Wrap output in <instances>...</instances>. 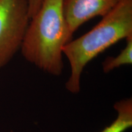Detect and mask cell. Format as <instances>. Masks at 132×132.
<instances>
[{"label":"cell","mask_w":132,"mask_h":132,"mask_svg":"<svg viewBox=\"0 0 132 132\" xmlns=\"http://www.w3.org/2000/svg\"><path fill=\"white\" fill-rule=\"evenodd\" d=\"M64 0H44L30 20L21 46L24 59L53 76L62 73L63 48L72 38L63 12Z\"/></svg>","instance_id":"1"},{"label":"cell","mask_w":132,"mask_h":132,"mask_svg":"<svg viewBox=\"0 0 132 132\" xmlns=\"http://www.w3.org/2000/svg\"><path fill=\"white\" fill-rule=\"evenodd\" d=\"M132 36V0H124L91 30L70 40L63 48V54L70 66L65 89L77 94L81 89V77L87 64L105 50L123 39Z\"/></svg>","instance_id":"2"},{"label":"cell","mask_w":132,"mask_h":132,"mask_svg":"<svg viewBox=\"0 0 132 132\" xmlns=\"http://www.w3.org/2000/svg\"><path fill=\"white\" fill-rule=\"evenodd\" d=\"M29 20L27 0H0V69L21 48Z\"/></svg>","instance_id":"3"},{"label":"cell","mask_w":132,"mask_h":132,"mask_svg":"<svg viewBox=\"0 0 132 132\" xmlns=\"http://www.w3.org/2000/svg\"><path fill=\"white\" fill-rule=\"evenodd\" d=\"M124 0H64L63 12L69 31L73 35L84 23L109 14Z\"/></svg>","instance_id":"4"},{"label":"cell","mask_w":132,"mask_h":132,"mask_svg":"<svg viewBox=\"0 0 132 132\" xmlns=\"http://www.w3.org/2000/svg\"><path fill=\"white\" fill-rule=\"evenodd\" d=\"M117 118L100 132H125L132 127V98H123L114 104Z\"/></svg>","instance_id":"5"},{"label":"cell","mask_w":132,"mask_h":132,"mask_svg":"<svg viewBox=\"0 0 132 132\" xmlns=\"http://www.w3.org/2000/svg\"><path fill=\"white\" fill-rule=\"evenodd\" d=\"M132 64V36L126 39V45L116 56H108L102 62V69L105 73H108L114 69L122 65Z\"/></svg>","instance_id":"6"},{"label":"cell","mask_w":132,"mask_h":132,"mask_svg":"<svg viewBox=\"0 0 132 132\" xmlns=\"http://www.w3.org/2000/svg\"><path fill=\"white\" fill-rule=\"evenodd\" d=\"M27 1L28 4L29 16L31 19L39 11L44 0H27Z\"/></svg>","instance_id":"7"}]
</instances>
